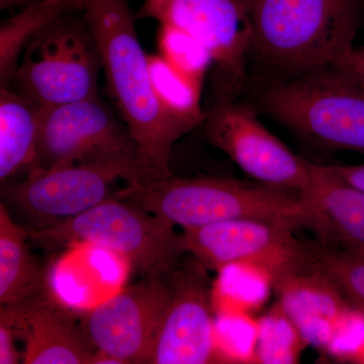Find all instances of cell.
<instances>
[{
    "label": "cell",
    "mask_w": 364,
    "mask_h": 364,
    "mask_svg": "<svg viewBox=\"0 0 364 364\" xmlns=\"http://www.w3.org/2000/svg\"><path fill=\"white\" fill-rule=\"evenodd\" d=\"M340 63L351 67L364 77V46L360 48L354 47Z\"/></svg>",
    "instance_id": "26"
},
{
    "label": "cell",
    "mask_w": 364,
    "mask_h": 364,
    "mask_svg": "<svg viewBox=\"0 0 364 364\" xmlns=\"http://www.w3.org/2000/svg\"><path fill=\"white\" fill-rule=\"evenodd\" d=\"M70 0H38L0 26V87L11 88L23 52L37 33L64 11Z\"/></svg>",
    "instance_id": "19"
},
{
    "label": "cell",
    "mask_w": 364,
    "mask_h": 364,
    "mask_svg": "<svg viewBox=\"0 0 364 364\" xmlns=\"http://www.w3.org/2000/svg\"><path fill=\"white\" fill-rule=\"evenodd\" d=\"M151 85L158 102L170 116L195 129L208 112L202 109L203 82L177 69L158 54L148 55Z\"/></svg>",
    "instance_id": "20"
},
{
    "label": "cell",
    "mask_w": 364,
    "mask_h": 364,
    "mask_svg": "<svg viewBox=\"0 0 364 364\" xmlns=\"http://www.w3.org/2000/svg\"><path fill=\"white\" fill-rule=\"evenodd\" d=\"M250 50L280 79L339 64L353 49L359 0H247Z\"/></svg>",
    "instance_id": "2"
},
{
    "label": "cell",
    "mask_w": 364,
    "mask_h": 364,
    "mask_svg": "<svg viewBox=\"0 0 364 364\" xmlns=\"http://www.w3.org/2000/svg\"><path fill=\"white\" fill-rule=\"evenodd\" d=\"M203 123L208 142L255 181L298 196L310 184L312 163L273 135L249 105L215 102Z\"/></svg>",
    "instance_id": "12"
},
{
    "label": "cell",
    "mask_w": 364,
    "mask_h": 364,
    "mask_svg": "<svg viewBox=\"0 0 364 364\" xmlns=\"http://www.w3.org/2000/svg\"><path fill=\"white\" fill-rule=\"evenodd\" d=\"M138 18L181 28L212 55L217 102L231 100L246 78L252 25L247 0H144Z\"/></svg>",
    "instance_id": "7"
},
{
    "label": "cell",
    "mask_w": 364,
    "mask_h": 364,
    "mask_svg": "<svg viewBox=\"0 0 364 364\" xmlns=\"http://www.w3.org/2000/svg\"><path fill=\"white\" fill-rule=\"evenodd\" d=\"M174 226L191 229L236 219H258L305 227L308 208L298 195L222 177L139 179L114 193Z\"/></svg>",
    "instance_id": "3"
},
{
    "label": "cell",
    "mask_w": 364,
    "mask_h": 364,
    "mask_svg": "<svg viewBox=\"0 0 364 364\" xmlns=\"http://www.w3.org/2000/svg\"><path fill=\"white\" fill-rule=\"evenodd\" d=\"M170 298L149 364L225 360L219 345L208 268L186 253L169 272Z\"/></svg>",
    "instance_id": "13"
},
{
    "label": "cell",
    "mask_w": 364,
    "mask_h": 364,
    "mask_svg": "<svg viewBox=\"0 0 364 364\" xmlns=\"http://www.w3.org/2000/svg\"><path fill=\"white\" fill-rule=\"evenodd\" d=\"M363 360H364V356H363Z\"/></svg>",
    "instance_id": "29"
},
{
    "label": "cell",
    "mask_w": 364,
    "mask_h": 364,
    "mask_svg": "<svg viewBox=\"0 0 364 364\" xmlns=\"http://www.w3.org/2000/svg\"><path fill=\"white\" fill-rule=\"evenodd\" d=\"M44 107L0 87V182L37 171V139Z\"/></svg>",
    "instance_id": "17"
},
{
    "label": "cell",
    "mask_w": 364,
    "mask_h": 364,
    "mask_svg": "<svg viewBox=\"0 0 364 364\" xmlns=\"http://www.w3.org/2000/svg\"><path fill=\"white\" fill-rule=\"evenodd\" d=\"M70 6L83 14L97 41L107 92L135 139L139 155L158 176H171L172 148L193 128L170 116L158 102L130 2L70 0Z\"/></svg>",
    "instance_id": "1"
},
{
    "label": "cell",
    "mask_w": 364,
    "mask_h": 364,
    "mask_svg": "<svg viewBox=\"0 0 364 364\" xmlns=\"http://www.w3.org/2000/svg\"><path fill=\"white\" fill-rule=\"evenodd\" d=\"M49 1H56V0H49Z\"/></svg>",
    "instance_id": "28"
},
{
    "label": "cell",
    "mask_w": 364,
    "mask_h": 364,
    "mask_svg": "<svg viewBox=\"0 0 364 364\" xmlns=\"http://www.w3.org/2000/svg\"><path fill=\"white\" fill-rule=\"evenodd\" d=\"M258 358L264 363H287L296 358V336H301L282 308L270 317L263 318L260 326Z\"/></svg>",
    "instance_id": "23"
},
{
    "label": "cell",
    "mask_w": 364,
    "mask_h": 364,
    "mask_svg": "<svg viewBox=\"0 0 364 364\" xmlns=\"http://www.w3.org/2000/svg\"><path fill=\"white\" fill-rule=\"evenodd\" d=\"M169 272L142 275L86 314L80 323L95 351L121 364H149L168 306Z\"/></svg>",
    "instance_id": "11"
},
{
    "label": "cell",
    "mask_w": 364,
    "mask_h": 364,
    "mask_svg": "<svg viewBox=\"0 0 364 364\" xmlns=\"http://www.w3.org/2000/svg\"><path fill=\"white\" fill-rule=\"evenodd\" d=\"M174 225L140 205L112 196L80 215L38 229L28 240L46 249L91 244L128 261L141 275L169 272L186 254Z\"/></svg>",
    "instance_id": "5"
},
{
    "label": "cell",
    "mask_w": 364,
    "mask_h": 364,
    "mask_svg": "<svg viewBox=\"0 0 364 364\" xmlns=\"http://www.w3.org/2000/svg\"><path fill=\"white\" fill-rule=\"evenodd\" d=\"M102 72L100 49L85 16L69 9L31 41L11 88L43 107L97 100Z\"/></svg>",
    "instance_id": "6"
},
{
    "label": "cell",
    "mask_w": 364,
    "mask_h": 364,
    "mask_svg": "<svg viewBox=\"0 0 364 364\" xmlns=\"http://www.w3.org/2000/svg\"><path fill=\"white\" fill-rule=\"evenodd\" d=\"M294 228L264 220L236 219L182 229L186 253L208 269L231 265L255 268L273 284L308 263L305 243Z\"/></svg>",
    "instance_id": "9"
},
{
    "label": "cell",
    "mask_w": 364,
    "mask_h": 364,
    "mask_svg": "<svg viewBox=\"0 0 364 364\" xmlns=\"http://www.w3.org/2000/svg\"><path fill=\"white\" fill-rule=\"evenodd\" d=\"M158 51L177 69L203 82L213 68L212 55L195 37L181 28L160 25L157 33Z\"/></svg>",
    "instance_id": "22"
},
{
    "label": "cell",
    "mask_w": 364,
    "mask_h": 364,
    "mask_svg": "<svg viewBox=\"0 0 364 364\" xmlns=\"http://www.w3.org/2000/svg\"><path fill=\"white\" fill-rule=\"evenodd\" d=\"M0 318L9 322L23 342V364H95L97 351L81 323L44 294L1 306Z\"/></svg>",
    "instance_id": "14"
},
{
    "label": "cell",
    "mask_w": 364,
    "mask_h": 364,
    "mask_svg": "<svg viewBox=\"0 0 364 364\" xmlns=\"http://www.w3.org/2000/svg\"><path fill=\"white\" fill-rule=\"evenodd\" d=\"M328 167L340 178L364 193V163L358 165H329Z\"/></svg>",
    "instance_id": "25"
},
{
    "label": "cell",
    "mask_w": 364,
    "mask_h": 364,
    "mask_svg": "<svg viewBox=\"0 0 364 364\" xmlns=\"http://www.w3.org/2000/svg\"><path fill=\"white\" fill-rule=\"evenodd\" d=\"M309 262L324 274L348 301L364 314V253L325 242H304Z\"/></svg>",
    "instance_id": "21"
},
{
    "label": "cell",
    "mask_w": 364,
    "mask_h": 364,
    "mask_svg": "<svg viewBox=\"0 0 364 364\" xmlns=\"http://www.w3.org/2000/svg\"><path fill=\"white\" fill-rule=\"evenodd\" d=\"M38 0H0V9H14V7H26L31 6L33 2Z\"/></svg>",
    "instance_id": "27"
},
{
    "label": "cell",
    "mask_w": 364,
    "mask_h": 364,
    "mask_svg": "<svg viewBox=\"0 0 364 364\" xmlns=\"http://www.w3.org/2000/svg\"><path fill=\"white\" fill-rule=\"evenodd\" d=\"M134 156L140 157L135 139L117 111L100 98L44 107L33 174Z\"/></svg>",
    "instance_id": "10"
},
{
    "label": "cell",
    "mask_w": 364,
    "mask_h": 364,
    "mask_svg": "<svg viewBox=\"0 0 364 364\" xmlns=\"http://www.w3.org/2000/svg\"><path fill=\"white\" fill-rule=\"evenodd\" d=\"M139 156L90 164L68 165L4 184L6 200L43 228L70 219L114 196L117 181L154 178Z\"/></svg>",
    "instance_id": "8"
},
{
    "label": "cell",
    "mask_w": 364,
    "mask_h": 364,
    "mask_svg": "<svg viewBox=\"0 0 364 364\" xmlns=\"http://www.w3.org/2000/svg\"><path fill=\"white\" fill-rule=\"evenodd\" d=\"M16 333L11 325L0 318V364L21 363V356L16 349Z\"/></svg>",
    "instance_id": "24"
},
{
    "label": "cell",
    "mask_w": 364,
    "mask_h": 364,
    "mask_svg": "<svg viewBox=\"0 0 364 364\" xmlns=\"http://www.w3.org/2000/svg\"><path fill=\"white\" fill-rule=\"evenodd\" d=\"M279 306L306 343L333 351L353 308L337 287L309 262L273 284Z\"/></svg>",
    "instance_id": "15"
},
{
    "label": "cell",
    "mask_w": 364,
    "mask_h": 364,
    "mask_svg": "<svg viewBox=\"0 0 364 364\" xmlns=\"http://www.w3.org/2000/svg\"><path fill=\"white\" fill-rule=\"evenodd\" d=\"M265 112L306 140L364 154V77L339 63L262 90Z\"/></svg>",
    "instance_id": "4"
},
{
    "label": "cell",
    "mask_w": 364,
    "mask_h": 364,
    "mask_svg": "<svg viewBox=\"0 0 364 364\" xmlns=\"http://www.w3.org/2000/svg\"><path fill=\"white\" fill-rule=\"evenodd\" d=\"M28 229L0 203V304L14 305L42 291L45 270L28 245Z\"/></svg>",
    "instance_id": "18"
},
{
    "label": "cell",
    "mask_w": 364,
    "mask_h": 364,
    "mask_svg": "<svg viewBox=\"0 0 364 364\" xmlns=\"http://www.w3.org/2000/svg\"><path fill=\"white\" fill-rule=\"evenodd\" d=\"M308 208L306 228L318 240L364 253V193L332 172L312 163V177L299 196Z\"/></svg>",
    "instance_id": "16"
}]
</instances>
